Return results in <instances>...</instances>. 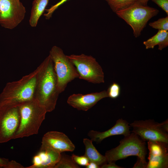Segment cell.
Returning a JSON list of instances; mask_svg holds the SVG:
<instances>
[{
    "label": "cell",
    "instance_id": "1",
    "mask_svg": "<svg viewBox=\"0 0 168 168\" xmlns=\"http://www.w3.org/2000/svg\"><path fill=\"white\" fill-rule=\"evenodd\" d=\"M37 81L35 99L47 112L54 110L60 93L57 88V76L49 55L36 68Z\"/></svg>",
    "mask_w": 168,
    "mask_h": 168
},
{
    "label": "cell",
    "instance_id": "2",
    "mask_svg": "<svg viewBox=\"0 0 168 168\" xmlns=\"http://www.w3.org/2000/svg\"><path fill=\"white\" fill-rule=\"evenodd\" d=\"M37 76L36 69L18 81L7 83L0 95V107H18L35 99Z\"/></svg>",
    "mask_w": 168,
    "mask_h": 168
},
{
    "label": "cell",
    "instance_id": "3",
    "mask_svg": "<svg viewBox=\"0 0 168 168\" xmlns=\"http://www.w3.org/2000/svg\"><path fill=\"white\" fill-rule=\"evenodd\" d=\"M18 107L20 121L13 139L37 134L47 113L44 108L35 99L26 102Z\"/></svg>",
    "mask_w": 168,
    "mask_h": 168
},
{
    "label": "cell",
    "instance_id": "4",
    "mask_svg": "<svg viewBox=\"0 0 168 168\" xmlns=\"http://www.w3.org/2000/svg\"><path fill=\"white\" fill-rule=\"evenodd\" d=\"M121 139L119 145L106 152L105 154L107 163L115 162L130 156H136L138 159L147 163L146 142L132 132Z\"/></svg>",
    "mask_w": 168,
    "mask_h": 168
},
{
    "label": "cell",
    "instance_id": "5",
    "mask_svg": "<svg viewBox=\"0 0 168 168\" xmlns=\"http://www.w3.org/2000/svg\"><path fill=\"white\" fill-rule=\"evenodd\" d=\"M159 12V10L156 8L137 2L116 13L131 27L134 36L138 37L149 20Z\"/></svg>",
    "mask_w": 168,
    "mask_h": 168
},
{
    "label": "cell",
    "instance_id": "6",
    "mask_svg": "<svg viewBox=\"0 0 168 168\" xmlns=\"http://www.w3.org/2000/svg\"><path fill=\"white\" fill-rule=\"evenodd\" d=\"M49 55L54 64L57 80V88L60 93L63 91L68 83L79 77V74L73 63L59 47L53 46Z\"/></svg>",
    "mask_w": 168,
    "mask_h": 168
},
{
    "label": "cell",
    "instance_id": "7",
    "mask_svg": "<svg viewBox=\"0 0 168 168\" xmlns=\"http://www.w3.org/2000/svg\"><path fill=\"white\" fill-rule=\"evenodd\" d=\"M67 56L75 67L79 78L94 84L105 82L102 69L93 57L84 54Z\"/></svg>",
    "mask_w": 168,
    "mask_h": 168
},
{
    "label": "cell",
    "instance_id": "8",
    "mask_svg": "<svg viewBox=\"0 0 168 168\" xmlns=\"http://www.w3.org/2000/svg\"><path fill=\"white\" fill-rule=\"evenodd\" d=\"M26 13L20 0H0V24L4 28L16 27L24 19Z\"/></svg>",
    "mask_w": 168,
    "mask_h": 168
},
{
    "label": "cell",
    "instance_id": "9",
    "mask_svg": "<svg viewBox=\"0 0 168 168\" xmlns=\"http://www.w3.org/2000/svg\"><path fill=\"white\" fill-rule=\"evenodd\" d=\"M129 125L133 132L144 141H159L168 143V132L163 128L161 123L154 120H135Z\"/></svg>",
    "mask_w": 168,
    "mask_h": 168
},
{
    "label": "cell",
    "instance_id": "10",
    "mask_svg": "<svg viewBox=\"0 0 168 168\" xmlns=\"http://www.w3.org/2000/svg\"><path fill=\"white\" fill-rule=\"evenodd\" d=\"M20 115L18 107H0V143L13 139L19 127Z\"/></svg>",
    "mask_w": 168,
    "mask_h": 168
},
{
    "label": "cell",
    "instance_id": "11",
    "mask_svg": "<svg viewBox=\"0 0 168 168\" xmlns=\"http://www.w3.org/2000/svg\"><path fill=\"white\" fill-rule=\"evenodd\" d=\"M41 146L61 153L72 152L75 149L74 145L65 134L55 131L48 132L44 135Z\"/></svg>",
    "mask_w": 168,
    "mask_h": 168
},
{
    "label": "cell",
    "instance_id": "12",
    "mask_svg": "<svg viewBox=\"0 0 168 168\" xmlns=\"http://www.w3.org/2000/svg\"><path fill=\"white\" fill-rule=\"evenodd\" d=\"M108 97L105 90L86 94H73L68 98L67 102L78 110L87 111L102 99Z\"/></svg>",
    "mask_w": 168,
    "mask_h": 168
},
{
    "label": "cell",
    "instance_id": "13",
    "mask_svg": "<svg viewBox=\"0 0 168 168\" xmlns=\"http://www.w3.org/2000/svg\"><path fill=\"white\" fill-rule=\"evenodd\" d=\"M61 156V153L41 146L39 152L33 158L32 165L25 168H54Z\"/></svg>",
    "mask_w": 168,
    "mask_h": 168
},
{
    "label": "cell",
    "instance_id": "14",
    "mask_svg": "<svg viewBox=\"0 0 168 168\" xmlns=\"http://www.w3.org/2000/svg\"><path fill=\"white\" fill-rule=\"evenodd\" d=\"M130 128V126L127 121L120 119H118L115 125L108 130L102 132L91 130L88 132L87 135L92 142L98 143L105 138L111 136L127 135L131 133Z\"/></svg>",
    "mask_w": 168,
    "mask_h": 168
},
{
    "label": "cell",
    "instance_id": "15",
    "mask_svg": "<svg viewBox=\"0 0 168 168\" xmlns=\"http://www.w3.org/2000/svg\"><path fill=\"white\" fill-rule=\"evenodd\" d=\"M91 139L85 138L83 142L85 146V150L84 154L89 162H95L100 166L107 163V159L105 156L101 154L93 145Z\"/></svg>",
    "mask_w": 168,
    "mask_h": 168
},
{
    "label": "cell",
    "instance_id": "16",
    "mask_svg": "<svg viewBox=\"0 0 168 168\" xmlns=\"http://www.w3.org/2000/svg\"><path fill=\"white\" fill-rule=\"evenodd\" d=\"M146 49H153L158 45V49L162 50L168 46V32L163 30H158L155 35L143 43Z\"/></svg>",
    "mask_w": 168,
    "mask_h": 168
},
{
    "label": "cell",
    "instance_id": "17",
    "mask_svg": "<svg viewBox=\"0 0 168 168\" xmlns=\"http://www.w3.org/2000/svg\"><path fill=\"white\" fill-rule=\"evenodd\" d=\"M49 0H34L29 20L32 27L36 26L39 20L43 13Z\"/></svg>",
    "mask_w": 168,
    "mask_h": 168
},
{
    "label": "cell",
    "instance_id": "18",
    "mask_svg": "<svg viewBox=\"0 0 168 168\" xmlns=\"http://www.w3.org/2000/svg\"><path fill=\"white\" fill-rule=\"evenodd\" d=\"M168 143L159 141H147L149 156H159L168 154Z\"/></svg>",
    "mask_w": 168,
    "mask_h": 168
},
{
    "label": "cell",
    "instance_id": "19",
    "mask_svg": "<svg viewBox=\"0 0 168 168\" xmlns=\"http://www.w3.org/2000/svg\"><path fill=\"white\" fill-rule=\"evenodd\" d=\"M146 168H167L168 154L159 156H149Z\"/></svg>",
    "mask_w": 168,
    "mask_h": 168
},
{
    "label": "cell",
    "instance_id": "20",
    "mask_svg": "<svg viewBox=\"0 0 168 168\" xmlns=\"http://www.w3.org/2000/svg\"><path fill=\"white\" fill-rule=\"evenodd\" d=\"M115 13L124 10L137 2V0H105Z\"/></svg>",
    "mask_w": 168,
    "mask_h": 168
},
{
    "label": "cell",
    "instance_id": "21",
    "mask_svg": "<svg viewBox=\"0 0 168 168\" xmlns=\"http://www.w3.org/2000/svg\"><path fill=\"white\" fill-rule=\"evenodd\" d=\"M80 166L73 161L72 156L62 152L60 158L54 168H79Z\"/></svg>",
    "mask_w": 168,
    "mask_h": 168
},
{
    "label": "cell",
    "instance_id": "22",
    "mask_svg": "<svg viewBox=\"0 0 168 168\" xmlns=\"http://www.w3.org/2000/svg\"><path fill=\"white\" fill-rule=\"evenodd\" d=\"M150 26L158 30H168V16L160 18L157 21L149 23Z\"/></svg>",
    "mask_w": 168,
    "mask_h": 168
},
{
    "label": "cell",
    "instance_id": "23",
    "mask_svg": "<svg viewBox=\"0 0 168 168\" xmlns=\"http://www.w3.org/2000/svg\"><path fill=\"white\" fill-rule=\"evenodd\" d=\"M107 91L108 97L116 99L120 95L121 87L118 83L114 82L109 86Z\"/></svg>",
    "mask_w": 168,
    "mask_h": 168
},
{
    "label": "cell",
    "instance_id": "24",
    "mask_svg": "<svg viewBox=\"0 0 168 168\" xmlns=\"http://www.w3.org/2000/svg\"><path fill=\"white\" fill-rule=\"evenodd\" d=\"M0 167L4 168H24L21 164L15 161L0 157Z\"/></svg>",
    "mask_w": 168,
    "mask_h": 168
},
{
    "label": "cell",
    "instance_id": "25",
    "mask_svg": "<svg viewBox=\"0 0 168 168\" xmlns=\"http://www.w3.org/2000/svg\"><path fill=\"white\" fill-rule=\"evenodd\" d=\"M71 156L74 161L79 166H86L89 163L88 159L84 155L79 156L72 154Z\"/></svg>",
    "mask_w": 168,
    "mask_h": 168
},
{
    "label": "cell",
    "instance_id": "26",
    "mask_svg": "<svg viewBox=\"0 0 168 168\" xmlns=\"http://www.w3.org/2000/svg\"><path fill=\"white\" fill-rule=\"evenodd\" d=\"M69 0H61L58 3L51 6L50 8L46 10L47 13L44 14V16L47 19H49L53 13L60 6Z\"/></svg>",
    "mask_w": 168,
    "mask_h": 168
},
{
    "label": "cell",
    "instance_id": "27",
    "mask_svg": "<svg viewBox=\"0 0 168 168\" xmlns=\"http://www.w3.org/2000/svg\"><path fill=\"white\" fill-rule=\"evenodd\" d=\"M168 15V0H151Z\"/></svg>",
    "mask_w": 168,
    "mask_h": 168
},
{
    "label": "cell",
    "instance_id": "28",
    "mask_svg": "<svg viewBox=\"0 0 168 168\" xmlns=\"http://www.w3.org/2000/svg\"><path fill=\"white\" fill-rule=\"evenodd\" d=\"M102 165L100 168H122V167L117 165L115 162H111L107 163Z\"/></svg>",
    "mask_w": 168,
    "mask_h": 168
},
{
    "label": "cell",
    "instance_id": "29",
    "mask_svg": "<svg viewBox=\"0 0 168 168\" xmlns=\"http://www.w3.org/2000/svg\"><path fill=\"white\" fill-rule=\"evenodd\" d=\"M147 164V163H145L140 160L138 159L134 165L133 168H146Z\"/></svg>",
    "mask_w": 168,
    "mask_h": 168
},
{
    "label": "cell",
    "instance_id": "30",
    "mask_svg": "<svg viewBox=\"0 0 168 168\" xmlns=\"http://www.w3.org/2000/svg\"><path fill=\"white\" fill-rule=\"evenodd\" d=\"M86 168H100V166L96 163L92 162H89L88 164L86 166Z\"/></svg>",
    "mask_w": 168,
    "mask_h": 168
},
{
    "label": "cell",
    "instance_id": "31",
    "mask_svg": "<svg viewBox=\"0 0 168 168\" xmlns=\"http://www.w3.org/2000/svg\"><path fill=\"white\" fill-rule=\"evenodd\" d=\"M163 129L167 132H168V120L166 119L165 121L161 123Z\"/></svg>",
    "mask_w": 168,
    "mask_h": 168
},
{
    "label": "cell",
    "instance_id": "32",
    "mask_svg": "<svg viewBox=\"0 0 168 168\" xmlns=\"http://www.w3.org/2000/svg\"><path fill=\"white\" fill-rule=\"evenodd\" d=\"M149 0H137V2L144 6L147 5V2Z\"/></svg>",
    "mask_w": 168,
    "mask_h": 168
}]
</instances>
